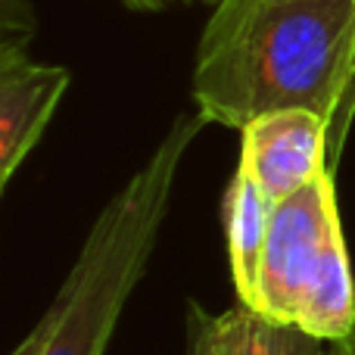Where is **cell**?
<instances>
[{
	"mask_svg": "<svg viewBox=\"0 0 355 355\" xmlns=\"http://www.w3.org/2000/svg\"><path fill=\"white\" fill-rule=\"evenodd\" d=\"M355 72V0H218L193 62L196 112L243 131L277 110L337 125Z\"/></svg>",
	"mask_w": 355,
	"mask_h": 355,
	"instance_id": "6da1fadb",
	"label": "cell"
},
{
	"mask_svg": "<svg viewBox=\"0 0 355 355\" xmlns=\"http://www.w3.org/2000/svg\"><path fill=\"white\" fill-rule=\"evenodd\" d=\"M209 125L202 112L178 116L159 147L100 209L62 287L41 321L10 355H103L125 302L156 250L175 178L193 137Z\"/></svg>",
	"mask_w": 355,
	"mask_h": 355,
	"instance_id": "7a4b0ae2",
	"label": "cell"
},
{
	"mask_svg": "<svg viewBox=\"0 0 355 355\" xmlns=\"http://www.w3.org/2000/svg\"><path fill=\"white\" fill-rule=\"evenodd\" d=\"M69 81V69L35 62L25 50H0V187L37 147Z\"/></svg>",
	"mask_w": 355,
	"mask_h": 355,
	"instance_id": "5b68a950",
	"label": "cell"
},
{
	"mask_svg": "<svg viewBox=\"0 0 355 355\" xmlns=\"http://www.w3.org/2000/svg\"><path fill=\"white\" fill-rule=\"evenodd\" d=\"M352 119H355V72H352V85H349L346 106H343V112H340L337 125L331 128V168H337V162H340L343 144H346V137H349V128H352Z\"/></svg>",
	"mask_w": 355,
	"mask_h": 355,
	"instance_id": "ba28073f",
	"label": "cell"
},
{
	"mask_svg": "<svg viewBox=\"0 0 355 355\" xmlns=\"http://www.w3.org/2000/svg\"><path fill=\"white\" fill-rule=\"evenodd\" d=\"M187 324L196 327L209 355H334V343L300 324L268 318L246 302L221 315H209L196 302H187Z\"/></svg>",
	"mask_w": 355,
	"mask_h": 355,
	"instance_id": "8992f818",
	"label": "cell"
},
{
	"mask_svg": "<svg viewBox=\"0 0 355 355\" xmlns=\"http://www.w3.org/2000/svg\"><path fill=\"white\" fill-rule=\"evenodd\" d=\"M240 144V166L271 202L287 200L331 168V122L312 110H277L252 119Z\"/></svg>",
	"mask_w": 355,
	"mask_h": 355,
	"instance_id": "277c9868",
	"label": "cell"
},
{
	"mask_svg": "<svg viewBox=\"0 0 355 355\" xmlns=\"http://www.w3.org/2000/svg\"><path fill=\"white\" fill-rule=\"evenodd\" d=\"M212 3H218V0H212Z\"/></svg>",
	"mask_w": 355,
	"mask_h": 355,
	"instance_id": "4fadbf2b",
	"label": "cell"
},
{
	"mask_svg": "<svg viewBox=\"0 0 355 355\" xmlns=\"http://www.w3.org/2000/svg\"><path fill=\"white\" fill-rule=\"evenodd\" d=\"M252 309L343 343L355 331V281L334 172L275 202Z\"/></svg>",
	"mask_w": 355,
	"mask_h": 355,
	"instance_id": "3957f363",
	"label": "cell"
},
{
	"mask_svg": "<svg viewBox=\"0 0 355 355\" xmlns=\"http://www.w3.org/2000/svg\"><path fill=\"white\" fill-rule=\"evenodd\" d=\"M275 202L259 190L243 168H237L221 200V221H225L227 259H231V277L237 287V300L252 306L259 290V268H262L265 237Z\"/></svg>",
	"mask_w": 355,
	"mask_h": 355,
	"instance_id": "52a82bcc",
	"label": "cell"
},
{
	"mask_svg": "<svg viewBox=\"0 0 355 355\" xmlns=\"http://www.w3.org/2000/svg\"><path fill=\"white\" fill-rule=\"evenodd\" d=\"M334 355H343V352H340V346H337V343H334Z\"/></svg>",
	"mask_w": 355,
	"mask_h": 355,
	"instance_id": "7c38bea8",
	"label": "cell"
},
{
	"mask_svg": "<svg viewBox=\"0 0 355 355\" xmlns=\"http://www.w3.org/2000/svg\"><path fill=\"white\" fill-rule=\"evenodd\" d=\"M337 346H340V352H343V355H355V331L343 340V343H337Z\"/></svg>",
	"mask_w": 355,
	"mask_h": 355,
	"instance_id": "8fae6325",
	"label": "cell"
},
{
	"mask_svg": "<svg viewBox=\"0 0 355 355\" xmlns=\"http://www.w3.org/2000/svg\"><path fill=\"white\" fill-rule=\"evenodd\" d=\"M128 6H137V10H156V6L168 3V0H125Z\"/></svg>",
	"mask_w": 355,
	"mask_h": 355,
	"instance_id": "30bf717a",
	"label": "cell"
},
{
	"mask_svg": "<svg viewBox=\"0 0 355 355\" xmlns=\"http://www.w3.org/2000/svg\"><path fill=\"white\" fill-rule=\"evenodd\" d=\"M184 355H209L202 337L196 334V327H190V324H187V352H184Z\"/></svg>",
	"mask_w": 355,
	"mask_h": 355,
	"instance_id": "9c48e42d",
	"label": "cell"
}]
</instances>
